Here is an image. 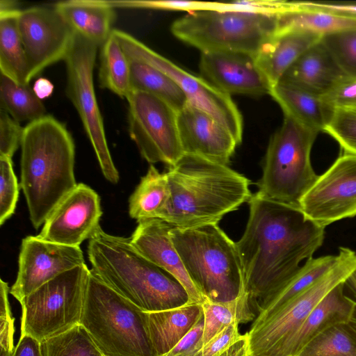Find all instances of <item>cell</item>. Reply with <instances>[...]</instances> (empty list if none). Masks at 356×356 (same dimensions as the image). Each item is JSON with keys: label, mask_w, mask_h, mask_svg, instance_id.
Returning a JSON list of instances; mask_svg holds the SVG:
<instances>
[{"label": "cell", "mask_w": 356, "mask_h": 356, "mask_svg": "<svg viewBox=\"0 0 356 356\" xmlns=\"http://www.w3.org/2000/svg\"><path fill=\"white\" fill-rule=\"evenodd\" d=\"M99 82L122 98L131 90L130 60L113 31L101 46Z\"/></svg>", "instance_id": "cell-32"}, {"label": "cell", "mask_w": 356, "mask_h": 356, "mask_svg": "<svg viewBox=\"0 0 356 356\" xmlns=\"http://www.w3.org/2000/svg\"><path fill=\"white\" fill-rule=\"evenodd\" d=\"M146 314L90 270L80 324L105 356H157Z\"/></svg>", "instance_id": "cell-6"}, {"label": "cell", "mask_w": 356, "mask_h": 356, "mask_svg": "<svg viewBox=\"0 0 356 356\" xmlns=\"http://www.w3.org/2000/svg\"><path fill=\"white\" fill-rule=\"evenodd\" d=\"M19 186L13 170L12 158L0 156V225L15 213Z\"/></svg>", "instance_id": "cell-39"}, {"label": "cell", "mask_w": 356, "mask_h": 356, "mask_svg": "<svg viewBox=\"0 0 356 356\" xmlns=\"http://www.w3.org/2000/svg\"><path fill=\"white\" fill-rule=\"evenodd\" d=\"M278 14L232 10L188 13L172 33L201 53L232 51L256 56L277 29Z\"/></svg>", "instance_id": "cell-7"}, {"label": "cell", "mask_w": 356, "mask_h": 356, "mask_svg": "<svg viewBox=\"0 0 356 356\" xmlns=\"http://www.w3.org/2000/svg\"><path fill=\"white\" fill-rule=\"evenodd\" d=\"M321 38L318 34L304 30L276 31L255 56L271 86L277 84L299 57Z\"/></svg>", "instance_id": "cell-23"}, {"label": "cell", "mask_w": 356, "mask_h": 356, "mask_svg": "<svg viewBox=\"0 0 356 356\" xmlns=\"http://www.w3.org/2000/svg\"><path fill=\"white\" fill-rule=\"evenodd\" d=\"M129 60L131 89L158 97L177 113L188 104L184 92L168 74L147 63Z\"/></svg>", "instance_id": "cell-30"}, {"label": "cell", "mask_w": 356, "mask_h": 356, "mask_svg": "<svg viewBox=\"0 0 356 356\" xmlns=\"http://www.w3.org/2000/svg\"><path fill=\"white\" fill-rule=\"evenodd\" d=\"M298 29L323 35L356 29V19L348 18L325 12L288 8L278 14L279 30Z\"/></svg>", "instance_id": "cell-33"}, {"label": "cell", "mask_w": 356, "mask_h": 356, "mask_svg": "<svg viewBox=\"0 0 356 356\" xmlns=\"http://www.w3.org/2000/svg\"><path fill=\"white\" fill-rule=\"evenodd\" d=\"M113 7L139 8L168 10L187 11L228 10L227 3L193 1H109Z\"/></svg>", "instance_id": "cell-40"}, {"label": "cell", "mask_w": 356, "mask_h": 356, "mask_svg": "<svg viewBox=\"0 0 356 356\" xmlns=\"http://www.w3.org/2000/svg\"><path fill=\"white\" fill-rule=\"evenodd\" d=\"M84 264L79 247L48 242L38 236H27L22 241L17 275L9 293L20 303L44 284Z\"/></svg>", "instance_id": "cell-16"}, {"label": "cell", "mask_w": 356, "mask_h": 356, "mask_svg": "<svg viewBox=\"0 0 356 356\" xmlns=\"http://www.w3.org/2000/svg\"><path fill=\"white\" fill-rule=\"evenodd\" d=\"M113 33L129 60L147 63L168 74L181 88L188 103L211 115L229 131L238 145L241 144L242 116L230 95L203 77L184 70L129 33L117 29Z\"/></svg>", "instance_id": "cell-12"}, {"label": "cell", "mask_w": 356, "mask_h": 356, "mask_svg": "<svg viewBox=\"0 0 356 356\" xmlns=\"http://www.w3.org/2000/svg\"><path fill=\"white\" fill-rule=\"evenodd\" d=\"M177 124L184 154L227 165L238 145L218 120L188 103L177 113Z\"/></svg>", "instance_id": "cell-19"}, {"label": "cell", "mask_w": 356, "mask_h": 356, "mask_svg": "<svg viewBox=\"0 0 356 356\" xmlns=\"http://www.w3.org/2000/svg\"><path fill=\"white\" fill-rule=\"evenodd\" d=\"M130 237L132 246L145 258L173 275L187 291L191 303L204 298L197 291L182 264L170 238L173 227L161 218L142 219Z\"/></svg>", "instance_id": "cell-20"}, {"label": "cell", "mask_w": 356, "mask_h": 356, "mask_svg": "<svg viewBox=\"0 0 356 356\" xmlns=\"http://www.w3.org/2000/svg\"><path fill=\"white\" fill-rule=\"evenodd\" d=\"M20 11L0 13V71L18 83L29 85L26 56L18 26Z\"/></svg>", "instance_id": "cell-29"}, {"label": "cell", "mask_w": 356, "mask_h": 356, "mask_svg": "<svg viewBox=\"0 0 356 356\" xmlns=\"http://www.w3.org/2000/svg\"><path fill=\"white\" fill-rule=\"evenodd\" d=\"M200 70L204 79L231 95H270L272 86L255 56L232 51L201 53Z\"/></svg>", "instance_id": "cell-18"}, {"label": "cell", "mask_w": 356, "mask_h": 356, "mask_svg": "<svg viewBox=\"0 0 356 356\" xmlns=\"http://www.w3.org/2000/svg\"><path fill=\"white\" fill-rule=\"evenodd\" d=\"M344 291L352 301L353 306L346 325L356 338V269L345 281Z\"/></svg>", "instance_id": "cell-48"}, {"label": "cell", "mask_w": 356, "mask_h": 356, "mask_svg": "<svg viewBox=\"0 0 356 356\" xmlns=\"http://www.w3.org/2000/svg\"><path fill=\"white\" fill-rule=\"evenodd\" d=\"M238 325L235 322L224 328L194 356H222L241 338Z\"/></svg>", "instance_id": "cell-44"}, {"label": "cell", "mask_w": 356, "mask_h": 356, "mask_svg": "<svg viewBox=\"0 0 356 356\" xmlns=\"http://www.w3.org/2000/svg\"><path fill=\"white\" fill-rule=\"evenodd\" d=\"M102 215L99 195L79 183L52 210L37 236L48 242L79 247L100 227Z\"/></svg>", "instance_id": "cell-17"}, {"label": "cell", "mask_w": 356, "mask_h": 356, "mask_svg": "<svg viewBox=\"0 0 356 356\" xmlns=\"http://www.w3.org/2000/svg\"><path fill=\"white\" fill-rule=\"evenodd\" d=\"M1 109L7 112L18 122H29L45 115L42 101L35 95L29 85L20 84L1 74Z\"/></svg>", "instance_id": "cell-34"}, {"label": "cell", "mask_w": 356, "mask_h": 356, "mask_svg": "<svg viewBox=\"0 0 356 356\" xmlns=\"http://www.w3.org/2000/svg\"><path fill=\"white\" fill-rule=\"evenodd\" d=\"M337 263L315 283L275 312L253 322L245 333L248 356H268L293 332L334 288L344 282L356 269V252L340 247Z\"/></svg>", "instance_id": "cell-10"}, {"label": "cell", "mask_w": 356, "mask_h": 356, "mask_svg": "<svg viewBox=\"0 0 356 356\" xmlns=\"http://www.w3.org/2000/svg\"><path fill=\"white\" fill-rule=\"evenodd\" d=\"M165 173L170 197L159 218L175 227L218 224L252 196L247 177L196 155L184 154Z\"/></svg>", "instance_id": "cell-2"}, {"label": "cell", "mask_w": 356, "mask_h": 356, "mask_svg": "<svg viewBox=\"0 0 356 356\" xmlns=\"http://www.w3.org/2000/svg\"><path fill=\"white\" fill-rule=\"evenodd\" d=\"M13 356H43L41 343L28 336H20Z\"/></svg>", "instance_id": "cell-47"}, {"label": "cell", "mask_w": 356, "mask_h": 356, "mask_svg": "<svg viewBox=\"0 0 356 356\" xmlns=\"http://www.w3.org/2000/svg\"><path fill=\"white\" fill-rule=\"evenodd\" d=\"M299 208L305 216L325 227L356 216V155L339 156L303 196Z\"/></svg>", "instance_id": "cell-15"}, {"label": "cell", "mask_w": 356, "mask_h": 356, "mask_svg": "<svg viewBox=\"0 0 356 356\" xmlns=\"http://www.w3.org/2000/svg\"><path fill=\"white\" fill-rule=\"evenodd\" d=\"M98 47L91 40L76 33L72 47L64 60L67 72L66 95L79 115L104 177L117 184L119 173L108 147L93 83Z\"/></svg>", "instance_id": "cell-11"}, {"label": "cell", "mask_w": 356, "mask_h": 356, "mask_svg": "<svg viewBox=\"0 0 356 356\" xmlns=\"http://www.w3.org/2000/svg\"><path fill=\"white\" fill-rule=\"evenodd\" d=\"M318 134L284 115L281 127L269 141L257 193L267 199L299 207L301 199L319 177L310 158Z\"/></svg>", "instance_id": "cell-8"}, {"label": "cell", "mask_w": 356, "mask_h": 356, "mask_svg": "<svg viewBox=\"0 0 356 356\" xmlns=\"http://www.w3.org/2000/svg\"><path fill=\"white\" fill-rule=\"evenodd\" d=\"M19 10L17 2L12 0L0 1V13H13Z\"/></svg>", "instance_id": "cell-50"}, {"label": "cell", "mask_w": 356, "mask_h": 356, "mask_svg": "<svg viewBox=\"0 0 356 356\" xmlns=\"http://www.w3.org/2000/svg\"><path fill=\"white\" fill-rule=\"evenodd\" d=\"M43 356H105L79 324L41 343Z\"/></svg>", "instance_id": "cell-36"}, {"label": "cell", "mask_w": 356, "mask_h": 356, "mask_svg": "<svg viewBox=\"0 0 356 356\" xmlns=\"http://www.w3.org/2000/svg\"><path fill=\"white\" fill-rule=\"evenodd\" d=\"M346 75L321 40L299 57L280 81L322 97Z\"/></svg>", "instance_id": "cell-22"}, {"label": "cell", "mask_w": 356, "mask_h": 356, "mask_svg": "<svg viewBox=\"0 0 356 356\" xmlns=\"http://www.w3.org/2000/svg\"><path fill=\"white\" fill-rule=\"evenodd\" d=\"M270 95L284 115L317 133L324 131L333 111L321 97L285 82L280 81L273 86Z\"/></svg>", "instance_id": "cell-26"}, {"label": "cell", "mask_w": 356, "mask_h": 356, "mask_svg": "<svg viewBox=\"0 0 356 356\" xmlns=\"http://www.w3.org/2000/svg\"><path fill=\"white\" fill-rule=\"evenodd\" d=\"M201 305L204 316L203 346L233 323H246L257 317L245 291L231 301L213 302L204 299Z\"/></svg>", "instance_id": "cell-31"}, {"label": "cell", "mask_w": 356, "mask_h": 356, "mask_svg": "<svg viewBox=\"0 0 356 356\" xmlns=\"http://www.w3.org/2000/svg\"><path fill=\"white\" fill-rule=\"evenodd\" d=\"M344 282L327 293L302 323L268 356H296L308 343L327 329L347 323L353 306L345 293Z\"/></svg>", "instance_id": "cell-21"}, {"label": "cell", "mask_w": 356, "mask_h": 356, "mask_svg": "<svg viewBox=\"0 0 356 356\" xmlns=\"http://www.w3.org/2000/svg\"><path fill=\"white\" fill-rule=\"evenodd\" d=\"M90 270L86 264L42 285L20 302L21 335L38 341L61 334L81 323Z\"/></svg>", "instance_id": "cell-9"}, {"label": "cell", "mask_w": 356, "mask_h": 356, "mask_svg": "<svg viewBox=\"0 0 356 356\" xmlns=\"http://www.w3.org/2000/svg\"><path fill=\"white\" fill-rule=\"evenodd\" d=\"M204 316L164 356H194L203 346Z\"/></svg>", "instance_id": "cell-46"}, {"label": "cell", "mask_w": 356, "mask_h": 356, "mask_svg": "<svg viewBox=\"0 0 356 356\" xmlns=\"http://www.w3.org/2000/svg\"><path fill=\"white\" fill-rule=\"evenodd\" d=\"M170 197L165 172L151 164L129 199V214L137 221L159 218Z\"/></svg>", "instance_id": "cell-28"}, {"label": "cell", "mask_w": 356, "mask_h": 356, "mask_svg": "<svg viewBox=\"0 0 356 356\" xmlns=\"http://www.w3.org/2000/svg\"><path fill=\"white\" fill-rule=\"evenodd\" d=\"M321 42L343 73L356 77V29L323 35Z\"/></svg>", "instance_id": "cell-37"}, {"label": "cell", "mask_w": 356, "mask_h": 356, "mask_svg": "<svg viewBox=\"0 0 356 356\" xmlns=\"http://www.w3.org/2000/svg\"><path fill=\"white\" fill-rule=\"evenodd\" d=\"M18 26L26 56L29 84L44 69L65 60L76 33L54 7L34 6L21 10Z\"/></svg>", "instance_id": "cell-14"}, {"label": "cell", "mask_w": 356, "mask_h": 356, "mask_svg": "<svg viewBox=\"0 0 356 356\" xmlns=\"http://www.w3.org/2000/svg\"><path fill=\"white\" fill-rule=\"evenodd\" d=\"M53 83L46 78H38L32 88L35 95L40 99L50 97L54 91Z\"/></svg>", "instance_id": "cell-49"}, {"label": "cell", "mask_w": 356, "mask_h": 356, "mask_svg": "<svg viewBox=\"0 0 356 356\" xmlns=\"http://www.w3.org/2000/svg\"><path fill=\"white\" fill-rule=\"evenodd\" d=\"M91 271L118 294L147 312L191 303L184 286L142 256L130 237L106 233L100 227L88 240Z\"/></svg>", "instance_id": "cell-4"}, {"label": "cell", "mask_w": 356, "mask_h": 356, "mask_svg": "<svg viewBox=\"0 0 356 356\" xmlns=\"http://www.w3.org/2000/svg\"><path fill=\"white\" fill-rule=\"evenodd\" d=\"M76 33L99 47L113 31L116 14L109 1L70 0L53 6Z\"/></svg>", "instance_id": "cell-24"}, {"label": "cell", "mask_w": 356, "mask_h": 356, "mask_svg": "<svg viewBox=\"0 0 356 356\" xmlns=\"http://www.w3.org/2000/svg\"><path fill=\"white\" fill-rule=\"evenodd\" d=\"M289 8L313 10L356 19V2L288 1Z\"/></svg>", "instance_id": "cell-45"}, {"label": "cell", "mask_w": 356, "mask_h": 356, "mask_svg": "<svg viewBox=\"0 0 356 356\" xmlns=\"http://www.w3.org/2000/svg\"><path fill=\"white\" fill-rule=\"evenodd\" d=\"M338 259L337 254L307 259L297 275L284 288L269 298L255 304L254 309L258 314L253 322L263 320L307 289L332 268Z\"/></svg>", "instance_id": "cell-27"}, {"label": "cell", "mask_w": 356, "mask_h": 356, "mask_svg": "<svg viewBox=\"0 0 356 356\" xmlns=\"http://www.w3.org/2000/svg\"><path fill=\"white\" fill-rule=\"evenodd\" d=\"M249 217L236 243L244 289L254 309L284 288L302 261L323 245L325 227L308 219L298 207L267 199L257 192L248 201Z\"/></svg>", "instance_id": "cell-1"}, {"label": "cell", "mask_w": 356, "mask_h": 356, "mask_svg": "<svg viewBox=\"0 0 356 356\" xmlns=\"http://www.w3.org/2000/svg\"><path fill=\"white\" fill-rule=\"evenodd\" d=\"M170 238L190 279L204 299L227 302L245 291L236 243L218 224L174 227Z\"/></svg>", "instance_id": "cell-5"}, {"label": "cell", "mask_w": 356, "mask_h": 356, "mask_svg": "<svg viewBox=\"0 0 356 356\" xmlns=\"http://www.w3.org/2000/svg\"><path fill=\"white\" fill-rule=\"evenodd\" d=\"M20 186L35 229L76 185L75 144L65 125L50 115L29 122L21 142Z\"/></svg>", "instance_id": "cell-3"}, {"label": "cell", "mask_w": 356, "mask_h": 356, "mask_svg": "<svg viewBox=\"0 0 356 356\" xmlns=\"http://www.w3.org/2000/svg\"><path fill=\"white\" fill-rule=\"evenodd\" d=\"M323 131L331 136L345 153L356 155V107L333 109Z\"/></svg>", "instance_id": "cell-38"}, {"label": "cell", "mask_w": 356, "mask_h": 356, "mask_svg": "<svg viewBox=\"0 0 356 356\" xmlns=\"http://www.w3.org/2000/svg\"><path fill=\"white\" fill-rule=\"evenodd\" d=\"M131 138L148 163L174 165L184 154L177 112L147 92L131 89L127 97Z\"/></svg>", "instance_id": "cell-13"}, {"label": "cell", "mask_w": 356, "mask_h": 356, "mask_svg": "<svg viewBox=\"0 0 356 356\" xmlns=\"http://www.w3.org/2000/svg\"><path fill=\"white\" fill-rule=\"evenodd\" d=\"M10 289L7 282L0 280V356H13L15 332L14 318L8 301Z\"/></svg>", "instance_id": "cell-41"}, {"label": "cell", "mask_w": 356, "mask_h": 356, "mask_svg": "<svg viewBox=\"0 0 356 356\" xmlns=\"http://www.w3.org/2000/svg\"><path fill=\"white\" fill-rule=\"evenodd\" d=\"M24 128L7 112L0 110V156L12 158L20 147Z\"/></svg>", "instance_id": "cell-43"}, {"label": "cell", "mask_w": 356, "mask_h": 356, "mask_svg": "<svg viewBox=\"0 0 356 356\" xmlns=\"http://www.w3.org/2000/svg\"><path fill=\"white\" fill-rule=\"evenodd\" d=\"M296 356H356V338L346 323L336 325L316 337Z\"/></svg>", "instance_id": "cell-35"}, {"label": "cell", "mask_w": 356, "mask_h": 356, "mask_svg": "<svg viewBox=\"0 0 356 356\" xmlns=\"http://www.w3.org/2000/svg\"><path fill=\"white\" fill-rule=\"evenodd\" d=\"M321 97L332 109L356 107V77L344 76Z\"/></svg>", "instance_id": "cell-42"}, {"label": "cell", "mask_w": 356, "mask_h": 356, "mask_svg": "<svg viewBox=\"0 0 356 356\" xmlns=\"http://www.w3.org/2000/svg\"><path fill=\"white\" fill-rule=\"evenodd\" d=\"M203 316L202 305L188 303L159 312H147L148 335L157 356L168 353Z\"/></svg>", "instance_id": "cell-25"}]
</instances>
